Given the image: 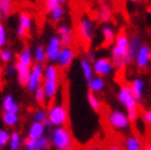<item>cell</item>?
<instances>
[{
    "mask_svg": "<svg viewBox=\"0 0 151 150\" xmlns=\"http://www.w3.org/2000/svg\"><path fill=\"white\" fill-rule=\"evenodd\" d=\"M128 48H129V36L125 31H120L112 46L111 61L114 69H123L128 64Z\"/></svg>",
    "mask_w": 151,
    "mask_h": 150,
    "instance_id": "obj_1",
    "label": "cell"
},
{
    "mask_svg": "<svg viewBox=\"0 0 151 150\" xmlns=\"http://www.w3.org/2000/svg\"><path fill=\"white\" fill-rule=\"evenodd\" d=\"M117 99L119 103L125 108V112L129 117L130 122L135 123L139 119V102L132 94L129 85H122L118 90Z\"/></svg>",
    "mask_w": 151,
    "mask_h": 150,
    "instance_id": "obj_2",
    "label": "cell"
},
{
    "mask_svg": "<svg viewBox=\"0 0 151 150\" xmlns=\"http://www.w3.org/2000/svg\"><path fill=\"white\" fill-rule=\"evenodd\" d=\"M59 79H60V73H59L58 65L50 63L44 66L42 85L47 96V101H52L55 99V96L58 94V89H59Z\"/></svg>",
    "mask_w": 151,
    "mask_h": 150,
    "instance_id": "obj_3",
    "label": "cell"
},
{
    "mask_svg": "<svg viewBox=\"0 0 151 150\" xmlns=\"http://www.w3.org/2000/svg\"><path fill=\"white\" fill-rule=\"evenodd\" d=\"M52 145L55 150H74L75 143L66 127H55L50 134Z\"/></svg>",
    "mask_w": 151,
    "mask_h": 150,
    "instance_id": "obj_4",
    "label": "cell"
},
{
    "mask_svg": "<svg viewBox=\"0 0 151 150\" xmlns=\"http://www.w3.org/2000/svg\"><path fill=\"white\" fill-rule=\"evenodd\" d=\"M48 119L53 127H66L69 121V112L64 103L58 102L52 105L48 110Z\"/></svg>",
    "mask_w": 151,
    "mask_h": 150,
    "instance_id": "obj_5",
    "label": "cell"
},
{
    "mask_svg": "<svg viewBox=\"0 0 151 150\" xmlns=\"http://www.w3.org/2000/svg\"><path fill=\"white\" fill-rule=\"evenodd\" d=\"M107 123L116 131H128L132 124L127 112L122 110H113L107 115Z\"/></svg>",
    "mask_w": 151,
    "mask_h": 150,
    "instance_id": "obj_6",
    "label": "cell"
},
{
    "mask_svg": "<svg viewBox=\"0 0 151 150\" xmlns=\"http://www.w3.org/2000/svg\"><path fill=\"white\" fill-rule=\"evenodd\" d=\"M95 33H96L95 22L88 16L80 17L78 22V35L80 38L86 43H90L95 38Z\"/></svg>",
    "mask_w": 151,
    "mask_h": 150,
    "instance_id": "obj_7",
    "label": "cell"
},
{
    "mask_svg": "<svg viewBox=\"0 0 151 150\" xmlns=\"http://www.w3.org/2000/svg\"><path fill=\"white\" fill-rule=\"evenodd\" d=\"M43 74H44V66L43 64L35 63L31 68V73H29L28 82L26 85V89L28 90V92H35V90L42 85L43 81Z\"/></svg>",
    "mask_w": 151,
    "mask_h": 150,
    "instance_id": "obj_8",
    "label": "cell"
},
{
    "mask_svg": "<svg viewBox=\"0 0 151 150\" xmlns=\"http://www.w3.org/2000/svg\"><path fill=\"white\" fill-rule=\"evenodd\" d=\"M92 66H93L95 75L96 76H101V78L108 76L114 70V65H113L111 59L107 57L96 58L95 62L92 63Z\"/></svg>",
    "mask_w": 151,
    "mask_h": 150,
    "instance_id": "obj_9",
    "label": "cell"
},
{
    "mask_svg": "<svg viewBox=\"0 0 151 150\" xmlns=\"http://www.w3.org/2000/svg\"><path fill=\"white\" fill-rule=\"evenodd\" d=\"M63 49V44L60 42V38L54 35L48 40V43L46 46V53H47V61L53 63H57L60 52Z\"/></svg>",
    "mask_w": 151,
    "mask_h": 150,
    "instance_id": "obj_10",
    "label": "cell"
},
{
    "mask_svg": "<svg viewBox=\"0 0 151 150\" xmlns=\"http://www.w3.org/2000/svg\"><path fill=\"white\" fill-rule=\"evenodd\" d=\"M32 28V16L26 11H22L19 15V21H17V28H16V35L19 38L24 40L29 35V31Z\"/></svg>",
    "mask_w": 151,
    "mask_h": 150,
    "instance_id": "obj_11",
    "label": "cell"
},
{
    "mask_svg": "<svg viewBox=\"0 0 151 150\" xmlns=\"http://www.w3.org/2000/svg\"><path fill=\"white\" fill-rule=\"evenodd\" d=\"M135 64L139 70H146L151 63V47L147 43H142L135 57Z\"/></svg>",
    "mask_w": 151,
    "mask_h": 150,
    "instance_id": "obj_12",
    "label": "cell"
},
{
    "mask_svg": "<svg viewBox=\"0 0 151 150\" xmlns=\"http://www.w3.org/2000/svg\"><path fill=\"white\" fill-rule=\"evenodd\" d=\"M75 59V49L73 47H63L57 61L59 69H69Z\"/></svg>",
    "mask_w": 151,
    "mask_h": 150,
    "instance_id": "obj_13",
    "label": "cell"
},
{
    "mask_svg": "<svg viewBox=\"0 0 151 150\" xmlns=\"http://www.w3.org/2000/svg\"><path fill=\"white\" fill-rule=\"evenodd\" d=\"M15 68H16V78H17L19 85L22 86V87H26L32 66L26 65L24 63H20V62L16 61V63H15Z\"/></svg>",
    "mask_w": 151,
    "mask_h": 150,
    "instance_id": "obj_14",
    "label": "cell"
},
{
    "mask_svg": "<svg viewBox=\"0 0 151 150\" xmlns=\"http://www.w3.org/2000/svg\"><path fill=\"white\" fill-rule=\"evenodd\" d=\"M141 37L138 33H134L129 37V48H128V63H132L135 61L138 52L141 47Z\"/></svg>",
    "mask_w": 151,
    "mask_h": 150,
    "instance_id": "obj_15",
    "label": "cell"
},
{
    "mask_svg": "<svg viewBox=\"0 0 151 150\" xmlns=\"http://www.w3.org/2000/svg\"><path fill=\"white\" fill-rule=\"evenodd\" d=\"M57 36L60 38L63 47H71L73 43V32H71V27L66 24L60 25L57 30Z\"/></svg>",
    "mask_w": 151,
    "mask_h": 150,
    "instance_id": "obj_16",
    "label": "cell"
},
{
    "mask_svg": "<svg viewBox=\"0 0 151 150\" xmlns=\"http://www.w3.org/2000/svg\"><path fill=\"white\" fill-rule=\"evenodd\" d=\"M130 90L132 94L134 95V97L137 99L138 102H141L144 99V92H145V81L141 78H135L130 81Z\"/></svg>",
    "mask_w": 151,
    "mask_h": 150,
    "instance_id": "obj_17",
    "label": "cell"
},
{
    "mask_svg": "<svg viewBox=\"0 0 151 150\" xmlns=\"http://www.w3.org/2000/svg\"><path fill=\"white\" fill-rule=\"evenodd\" d=\"M46 125H44L43 122H32L28 127V131H27V138L29 139H33L37 140L42 137L46 136Z\"/></svg>",
    "mask_w": 151,
    "mask_h": 150,
    "instance_id": "obj_18",
    "label": "cell"
},
{
    "mask_svg": "<svg viewBox=\"0 0 151 150\" xmlns=\"http://www.w3.org/2000/svg\"><path fill=\"white\" fill-rule=\"evenodd\" d=\"M1 110L3 112H12V113H19L20 112V105L15 100V97L10 94H7L3 97L1 101Z\"/></svg>",
    "mask_w": 151,
    "mask_h": 150,
    "instance_id": "obj_19",
    "label": "cell"
},
{
    "mask_svg": "<svg viewBox=\"0 0 151 150\" xmlns=\"http://www.w3.org/2000/svg\"><path fill=\"white\" fill-rule=\"evenodd\" d=\"M123 149L124 150H144V145H142L141 140L138 136L129 134V136L125 137V139H124Z\"/></svg>",
    "mask_w": 151,
    "mask_h": 150,
    "instance_id": "obj_20",
    "label": "cell"
},
{
    "mask_svg": "<svg viewBox=\"0 0 151 150\" xmlns=\"http://www.w3.org/2000/svg\"><path fill=\"white\" fill-rule=\"evenodd\" d=\"M80 69H81V73H82V76L85 78V80L88 82L91 81L96 75H95V71H93V66H92V63L87 61V59L84 57L80 59Z\"/></svg>",
    "mask_w": 151,
    "mask_h": 150,
    "instance_id": "obj_21",
    "label": "cell"
},
{
    "mask_svg": "<svg viewBox=\"0 0 151 150\" xmlns=\"http://www.w3.org/2000/svg\"><path fill=\"white\" fill-rule=\"evenodd\" d=\"M16 61L20 62V63H24L26 65L32 66L35 63H32L33 62V50L31 49V47H29V46H25L24 48H22V50L17 54V59H16Z\"/></svg>",
    "mask_w": 151,
    "mask_h": 150,
    "instance_id": "obj_22",
    "label": "cell"
},
{
    "mask_svg": "<svg viewBox=\"0 0 151 150\" xmlns=\"http://www.w3.org/2000/svg\"><path fill=\"white\" fill-rule=\"evenodd\" d=\"M1 121L6 128H14V127H16L19 124L20 116L19 113H12V112H3Z\"/></svg>",
    "mask_w": 151,
    "mask_h": 150,
    "instance_id": "obj_23",
    "label": "cell"
},
{
    "mask_svg": "<svg viewBox=\"0 0 151 150\" xmlns=\"http://www.w3.org/2000/svg\"><path fill=\"white\" fill-rule=\"evenodd\" d=\"M87 86H88V91H91L93 94L102 92L106 87V80L104 78H101V76H95L91 81L87 82Z\"/></svg>",
    "mask_w": 151,
    "mask_h": 150,
    "instance_id": "obj_24",
    "label": "cell"
},
{
    "mask_svg": "<svg viewBox=\"0 0 151 150\" xmlns=\"http://www.w3.org/2000/svg\"><path fill=\"white\" fill-rule=\"evenodd\" d=\"M112 16H113V10H112V7L107 4L101 5L99 7V10H97V19H99L100 22L106 24V22L111 21Z\"/></svg>",
    "mask_w": 151,
    "mask_h": 150,
    "instance_id": "obj_25",
    "label": "cell"
},
{
    "mask_svg": "<svg viewBox=\"0 0 151 150\" xmlns=\"http://www.w3.org/2000/svg\"><path fill=\"white\" fill-rule=\"evenodd\" d=\"M24 138H22L21 133L17 131L11 132L10 136V141H9V150H20L21 146H24Z\"/></svg>",
    "mask_w": 151,
    "mask_h": 150,
    "instance_id": "obj_26",
    "label": "cell"
},
{
    "mask_svg": "<svg viewBox=\"0 0 151 150\" xmlns=\"http://www.w3.org/2000/svg\"><path fill=\"white\" fill-rule=\"evenodd\" d=\"M102 37H103V42L106 46H111V44L114 43L116 41V32H114V28H113L111 25H104L102 27Z\"/></svg>",
    "mask_w": 151,
    "mask_h": 150,
    "instance_id": "obj_27",
    "label": "cell"
},
{
    "mask_svg": "<svg viewBox=\"0 0 151 150\" xmlns=\"http://www.w3.org/2000/svg\"><path fill=\"white\" fill-rule=\"evenodd\" d=\"M12 12V0H0V21H5Z\"/></svg>",
    "mask_w": 151,
    "mask_h": 150,
    "instance_id": "obj_28",
    "label": "cell"
},
{
    "mask_svg": "<svg viewBox=\"0 0 151 150\" xmlns=\"http://www.w3.org/2000/svg\"><path fill=\"white\" fill-rule=\"evenodd\" d=\"M33 62L38 64H44L47 62L46 47L42 46V44H37L33 48Z\"/></svg>",
    "mask_w": 151,
    "mask_h": 150,
    "instance_id": "obj_29",
    "label": "cell"
},
{
    "mask_svg": "<svg viewBox=\"0 0 151 150\" xmlns=\"http://www.w3.org/2000/svg\"><path fill=\"white\" fill-rule=\"evenodd\" d=\"M87 102H88V106L91 107V110L93 112H96V113H99V112L101 111L102 108V102H101V99L99 96H97V94H93L91 91L87 92Z\"/></svg>",
    "mask_w": 151,
    "mask_h": 150,
    "instance_id": "obj_30",
    "label": "cell"
},
{
    "mask_svg": "<svg viewBox=\"0 0 151 150\" xmlns=\"http://www.w3.org/2000/svg\"><path fill=\"white\" fill-rule=\"evenodd\" d=\"M64 15H65L64 6L63 5H59L58 7L53 9L49 12V19H50V21L53 22V24H59V22L62 21V19L64 17Z\"/></svg>",
    "mask_w": 151,
    "mask_h": 150,
    "instance_id": "obj_31",
    "label": "cell"
},
{
    "mask_svg": "<svg viewBox=\"0 0 151 150\" xmlns=\"http://www.w3.org/2000/svg\"><path fill=\"white\" fill-rule=\"evenodd\" d=\"M33 96H35V100L36 102L40 105V106H44L48 101H47V96H46V92H44V89H43V85H40L33 92Z\"/></svg>",
    "mask_w": 151,
    "mask_h": 150,
    "instance_id": "obj_32",
    "label": "cell"
},
{
    "mask_svg": "<svg viewBox=\"0 0 151 150\" xmlns=\"http://www.w3.org/2000/svg\"><path fill=\"white\" fill-rule=\"evenodd\" d=\"M52 139L48 136H44L36 140V148L37 150H49L52 148Z\"/></svg>",
    "mask_w": 151,
    "mask_h": 150,
    "instance_id": "obj_33",
    "label": "cell"
},
{
    "mask_svg": "<svg viewBox=\"0 0 151 150\" xmlns=\"http://www.w3.org/2000/svg\"><path fill=\"white\" fill-rule=\"evenodd\" d=\"M32 118L35 122H44L46 119L48 118V111H46L43 107L38 108L33 111V115H32Z\"/></svg>",
    "mask_w": 151,
    "mask_h": 150,
    "instance_id": "obj_34",
    "label": "cell"
},
{
    "mask_svg": "<svg viewBox=\"0 0 151 150\" xmlns=\"http://www.w3.org/2000/svg\"><path fill=\"white\" fill-rule=\"evenodd\" d=\"M14 58V53L12 50L9 48H3L0 49V62L4 64H9Z\"/></svg>",
    "mask_w": 151,
    "mask_h": 150,
    "instance_id": "obj_35",
    "label": "cell"
},
{
    "mask_svg": "<svg viewBox=\"0 0 151 150\" xmlns=\"http://www.w3.org/2000/svg\"><path fill=\"white\" fill-rule=\"evenodd\" d=\"M10 136H11V133L7 131V129L0 128V146H1V148H5V146L9 145Z\"/></svg>",
    "mask_w": 151,
    "mask_h": 150,
    "instance_id": "obj_36",
    "label": "cell"
},
{
    "mask_svg": "<svg viewBox=\"0 0 151 150\" xmlns=\"http://www.w3.org/2000/svg\"><path fill=\"white\" fill-rule=\"evenodd\" d=\"M7 44V31L3 21H0V49L5 48Z\"/></svg>",
    "mask_w": 151,
    "mask_h": 150,
    "instance_id": "obj_37",
    "label": "cell"
},
{
    "mask_svg": "<svg viewBox=\"0 0 151 150\" xmlns=\"http://www.w3.org/2000/svg\"><path fill=\"white\" fill-rule=\"evenodd\" d=\"M43 3H44V7H46V10L48 12H50L53 9H55L59 5H62L59 0H43Z\"/></svg>",
    "mask_w": 151,
    "mask_h": 150,
    "instance_id": "obj_38",
    "label": "cell"
},
{
    "mask_svg": "<svg viewBox=\"0 0 151 150\" xmlns=\"http://www.w3.org/2000/svg\"><path fill=\"white\" fill-rule=\"evenodd\" d=\"M24 150H37L36 148V140L25 138L24 140Z\"/></svg>",
    "mask_w": 151,
    "mask_h": 150,
    "instance_id": "obj_39",
    "label": "cell"
},
{
    "mask_svg": "<svg viewBox=\"0 0 151 150\" xmlns=\"http://www.w3.org/2000/svg\"><path fill=\"white\" fill-rule=\"evenodd\" d=\"M142 121H144L145 124L151 127V108L144 111V113H142Z\"/></svg>",
    "mask_w": 151,
    "mask_h": 150,
    "instance_id": "obj_40",
    "label": "cell"
},
{
    "mask_svg": "<svg viewBox=\"0 0 151 150\" xmlns=\"http://www.w3.org/2000/svg\"><path fill=\"white\" fill-rule=\"evenodd\" d=\"M5 73L7 75H14V74H16V68H15V64H10V65H7L6 66V69H5Z\"/></svg>",
    "mask_w": 151,
    "mask_h": 150,
    "instance_id": "obj_41",
    "label": "cell"
},
{
    "mask_svg": "<svg viewBox=\"0 0 151 150\" xmlns=\"http://www.w3.org/2000/svg\"><path fill=\"white\" fill-rule=\"evenodd\" d=\"M85 58L87 59V61H90L91 63H93L95 62V59H96V56H95V52H92V50H90V52H87V53L85 54Z\"/></svg>",
    "mask_w": 151,
    "mask_h": 150,
    "instance_id": "obj_42",
    "label": "cell"
},
{
    "mask_svg": "<svg viewBox=\"0 0 151 150\" xmlns=\"http://www.w3.org/2000/svg\"><path fill=\"white\" fill-rule=\"evenodd\" d=\"M107 150H124L120 145H118V144H111L108 148H107Z\"/></svg>",
    "mask_w": 151,
    "mask_h": 150,
    "instance_id": "obj_43",
    "label": "cell"
},
{
    "mask_svg": "<svg viewBox=\"0 0 151 150\" xmlns=\"http://www.w3.org/2000/svg\"><path fill=\"white\" fill-rule=\"evenodd\" d=\"M43 123H44V125H46V128H47V129H49V128H52V127H53L52 122L49 121V119H48V118H47V119H46V121H44Z\"/></svg>",
    "mask_w": 151,
    "mask_h": 150,
    "instance_id": "obj_44",
    "label": "cell"
},
{
    "mask_svg": "<svg viewBox=\"0 0 151 150\" xmlns=\"http://www.w3.org/2000/svg\"><path fill=\"white\" fill-rule=\"evenodd\" d=\"M87 150H104L101 145H93V146H91V148H88Z\"/></svg>",
    "mask_w": 151,
    "mask_h": 150,
    "instance_id": "obj_45",
    "label": "cell"
},
{
    "mask_svg": "<svg viewBox=\"0 0 151 150\" xmlns=\"http://www.w3.org/2000/svg\"><path fill=\"white\" fill-rule=\"evenodd\" d=\"M3 80V69H1V62H0V82Z\"/></svg>",
    "mask_w": 151,
    "mask_h": 150,
    "instance_id": "obj_46",
    "label": "cell"
},
{
    "mask_svg": "<svg viewBox=\"0 0 151 150\" xmlns=\"http://www.w3.org/2000/svg\"><path fill=\"white\" fill-rule=\"evenodd\" d=\"M108 0H97V3L101 4V5H104V4H107Z\"/></svg>",
    "mask_w": 151,
    "mask_h": 150,
    "instance_id": "obj_47",
    "label": "cell"
},
{
    "mask_svg": "<svg viewBox=\"0 0 151 150\" xmlns=\"http://www.w3.org/2000/svg\"><path fill=\"white\" fill-rule=\"evenodd\" d=\"M144 150H151V143H147V144L144 146Z\"/></svg>",
    "mask_w": 151,
    "mask_h": 150,
    "instance_id": "obj_48",
    "label": "cell"
},
{
    "mask_svg": "<svg viewBox=\"0 0 151 150\" xmlns=\"http://www.w3.org/2000/svg\"><path fill=\"white\" fill-rule=\"evenodd\" d=\"M59 1H60V4H62V5H64L65 3H68V0H59Z\"/></svg>",
    "mask_w": 151,
    "mask_h": 150,
    "instance_id": "obj_49",
    "label": "cell"
},
{
    "mask_svg": "<svg viewBox=\"0 0 151 150\" xmlns=\"http://www.w3.org/2000/svg\"><path fill=\"white\" fill-rule=\"evenodd\" d=\"M129 1H132V3H138L139 0H129Z\"/></svg>",
    "mask_w": 151,
    "mask_h": 150,
    "instance_id": "obj_50",
    "label": "cell"
},
{
    "mask_svg": "<svg viewBox=\"0 0 151 150\" xmlns=\"http://www.w3.org/2000/svg\"><path fill=\"white\" fill-rule=\"evenodd\" d=\"M0 121H1V115H0Z\"/></svg>",
    "mask_w": 151,
    "mask_h": 150,
    "instance_id": "obj_51",
    "label": "cell"
},
{
    "mask_svg": "<svg viewBox=\"0 0 151 150\" xmlns=\"http://www.w3.org/2000/svg\"><path fill=\"white\" fill-rule=\"evenodd\" d=\"M1 149H3V148H1V146H0V150H1Z\"/></svg>",
    "mask_w": 151,
    "mask_h": 150,
    "instance_id": "obj_52",
    "label": "cell"
}]
</instances>
